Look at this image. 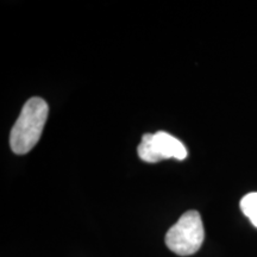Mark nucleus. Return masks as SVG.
I'll list each match as a JSON object with an SVG mask.
<instances>
[{"mask_svg": "<svg viewBox=\"0 0 257 257\" xmlns=\"http://www.w3.org/2000/svg\"><path fill=\"white\" fill-rule=\"evenodd\" d=\"M137 153L141 160L149 163L168 159L182 161L188 155L185 144L166 131L143 135Z\"/></svg>", "mask_w": 257, "mask_h": 257, "instance_id": "7ed1b4c3", "label": "nucleus"}, {"mask_svg": "<svg viewBox=\"0 0 257 257\" xmlns=\"http://www.w3.org/2000/svg\"><path fill=\"white\" fill-rule=\"evenodd\" d=\"M205 238L204 224L198 211H187L166 234V244L180 256L193 255L201 248Z\"/></svg>", "mask_w": 257, "mask_h": 257, "instance_id": "f03ea898", "label": "nucleus"}, {"mask_svg": "<svg viewBox=\"0 0 257 257\" xmlns=\"http://www.w3.org/2000/svg\"><path fill=\"white\" fill-rule=\"evenodd\" d=\"M240 210L249 218L253 226L257 227V192L244 195L240 200Z\"/></svg>", "mask_w": 257, "mask_h": 257, "instance_id": "20e7f679", "label": "nucleus"}, {"mask_svg": "<svg viewBox=\"0 0 257 257\" xmlns=\"http://www.w3.org/2000/svg\"><path fill=\"white\" fill-rule=\"evenodd\" d=\"M49 106L38 96L29 99L10 134V147L17 155L28 154L38 143L48 119Z\"/></svg>", "mask_w": 257, "mask_h": 257, "instance_id": "f257e3e1", "label": "nucleus"}]
</instances>
